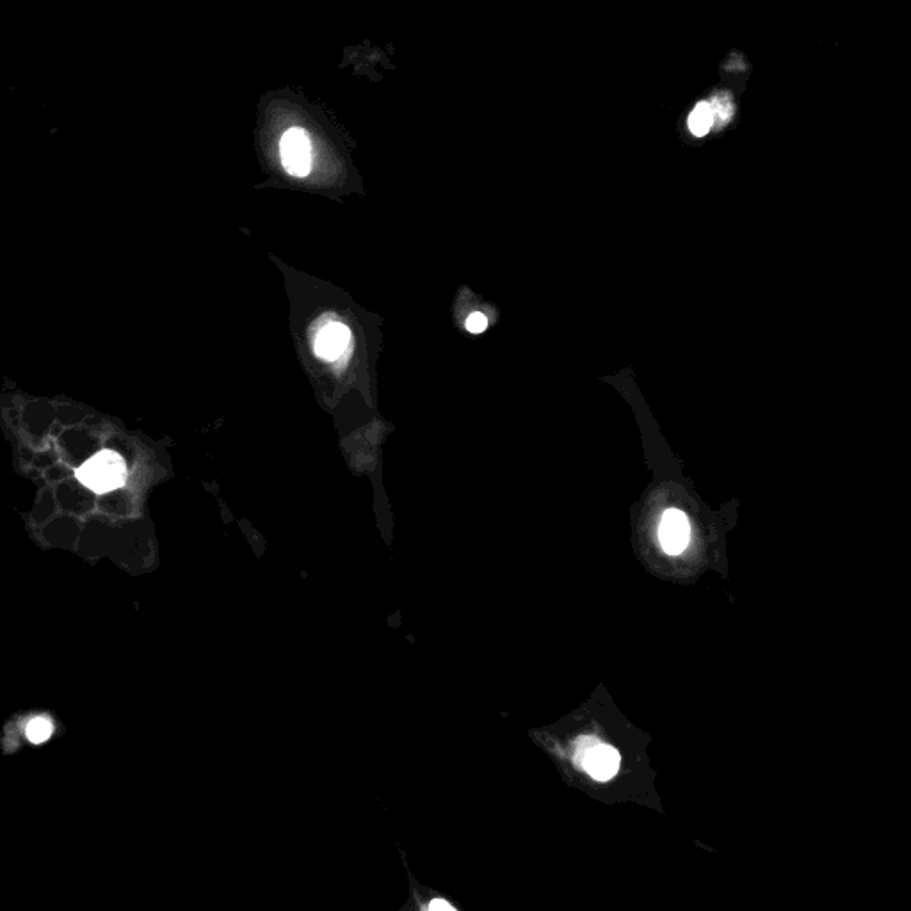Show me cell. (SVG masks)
<instances>
[{"instance_id": "obj_1", "label": "cell", "mask_w": 911, "mask_h": 911, "mask_svg": "<svg viewBox=\"0 0 911 911\" xmlns=\"http://www.w3.org/2000/svg\"><path fill=\"white\" fill-rule=\"evenodd\" d=\"M77 477L93 492H113L125 483L127 465L118 452L102 451L77 470Z\"/></svg>"}, {"instance_id": "obj_2", "label": "cell", "mask_w": 911, "mask_h": 911, "mask_svg": "<svg viewBox=\"0 0 911 911\" xmlns=\"http://www.w3.org/2000/svg\"><path fill=\"white\" fill-rule=\"evenodd\" d=\"M575 762L597 782H609L620 769L621 757L613 746H607L595 737H581L577 741Z\"/></svg>"}, {"instance_id": "obj_3", "label": "cell", "mask_w": 911, "mask_h": 911, "mask_svg": "<svg viewBox=\"0 0 911 911\" xmlns=\"http://www.w3.org/2000/svg\"><path fill=\"white\" fill-rule=\"evenodd\" d=\"M280 154L285 170L294 177H307L312 170L310 139L305 130L299 127L287 130L280 143Z\"/></svg>"}, {"instance_id": "obj_4", "label": "cell", "mask_w": 911, "mask_h": 911, "mask_svg": "<svg viewBox=\"0 0 911 911\" xmlns=\"http://www.w3.org/2000/svg\"><path fill=\"white\" fill-rule=\"evenodd\" d=\"M351 340L353 337L346 324L333 321L321 333H317L312 342L317 356H321L326 362L344 365L351 355Z\"/></svg>"}, {"instance_id": "obj_5", "label": "cell", "mask_w": 911, "mask_h": 911, "mask_svg": "<svg viewBox=\"0 0 911 911\" xmlns=\"http://www.w3.org/2000/svg\"><path fill=\"white\" fill-rule=\"evenodd\" d=\"M689 520L687 516L678 511V509H668L662 516L661 527H659V540H661L662 549L671 556L682 554L689 543Z\"/></svg>"}, {"instance_id": "obj_6", "label": "cell", "mask_w": 911, "mask_h": 911, "mask_svg": "<svg viewBox=\"0 0 911 911\" xmlns=\"http://www.w3.org/2000/svg\"><path fill=\"white\" fill-rule=\"evenodd\" d=\"M712 127H714V118L710 113L709 104L700 102L694 107L693 113L689 114V130L696 138H703L709 134Z\"/></svg>"}, {"instance_id": "obj_7", "label": "cell", "mask_w": 911, "mask_h": 911, "mask_svg": "<svg viewBox=\"0 0 911 911\" xmlns=\"http://www.w3.org/2000/svg\"><path fill=\"white\" fill-rule=\"evenodd\" d=\"M707 104H709L710 113H712V118H714V127H723L725 123L732 120L734 104H732L730 95L721 93V95H716V97L712 98Z\"/></svg>"}, {"instance_id": "obj_8", "label": "cell", "mask_w": 911, "mask_h": 911, "mask_svg": "<svg viewBox=\"0 0 911 911\" xmlns=\"http://www.w3.org/2000/svg\"><path fill=\"white\" fill-rule=\"evenodd\" d=\"M27 739L34 742V744H41V742L49 741L50 735L54 734V725L52 721L47 718H36L27 725Z\"/></svg>"}, {"instance_id": "obj_9", "label": "cell", "mask_w": 911, "mask_h": 911, "mask_svg": "<svg viewBox=\"0 0 911 911\" xmlns=\"http://www.w3.org/2000/svg\"><path fill=\"white\" fill-rule=\"evenodd\" d=\"M486 328H488V321H486V317L481 312H474V314L468 315L467 330L470 333H483Z\"/></svg>"}, {"instance_id": "obj_10", "label": "cell", "mask_w": 911, "mask_h": 911, "mask_svg": "<svg viewBox=\"0 0 911 911\" xmlns=\"http://www.w3.org/2000/svg\"><path fill=\"white\" fill-rule=\"evenodd\" d=\"M333 321H335V317L331 314H326L324 317H321L319 321H315V323L312 324V331H310V333H312V339H314L317 333H321L328 324L333 323Z\"/></svg>"}, {"instance_id": "obj_11", "label": "cell", "mask_w": 911, "mask_h": 911, "mask_svg": "<svg viewBox=\"0 0 911 911\" xmlns=\"http://www.w3.org/2000/svg\"><path fill=\"white\" fill-rule=\"evenodd\" d=\"M428 911H456L452 908L451 904L445 903V901H433L429 904Z\"/></svg>"}]
</instances>
